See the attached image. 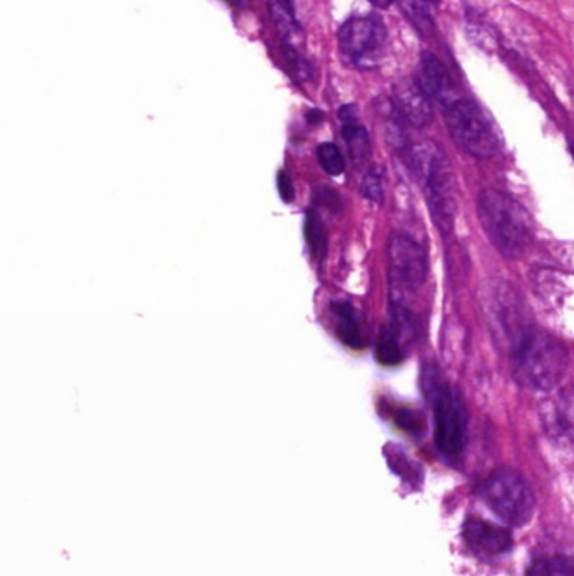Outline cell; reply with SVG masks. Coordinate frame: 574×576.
<instances>
[{
    "instance_id": "2e32d148",
    "label": "cell",
    "mask_w": 574,
    "mask_h": 576,
    "mask_svg": "<svg viewBox=\"0 0 574 576\" xmlns=\"http://www.w3.org/2000/svg\"><path fill=\"white\" fill-rule=\"evenodd\" d=\"M564 399V398H563ZM551 403L545 411L546 427L549 432L564 433L571 425H574V403Z\"/></svg>"
},
{
    "instance_id": "9a60e30c",
    "label": "cell",
    "mask_w": 574,
    "mask_h": 576,
    "mask_svg": "<svg viewBox=\"0 0 574 576\" xmlns=\"http://www.w3.org/2000/svg\"><path fill=\"white\" fill-rule=\"evenodd\" d=\"M303 235H306L307 247H309L312 259L316 262H324L328 248L327 229L315 209L307 211Z\"/></svg>"
},
{
    "instance_id": "8992f818",
    "label": "cell",
    "mask_w": 574,
    "mask_h": 576,
    "mask_svg": "<svg viewBox=\"0 0 574 576\" xmlns=\"http://www.w3.org/2000/svg\"><path fill=\"white\" fill-rule=\"evenodd\" d=\"M386 27L378 17L349 19L339 31V46L347 63L369 70L380 64L386 49Z\"/></svg>"
},
{
    "instance_id": "ba28073f",
    "label": "cell",
    "mask_w": 574,
    "mask_h": 576,
    "mask_svg": "<svg viewBox=\"0 0 574 576\" xmlns=\"http://www.w3.org/2000/svg\"><path fill=\"white\" fill-rule=\"evenodd\" d=\"M490 312H492L493 324L504 333L505 339L512 346V351L529 336L530 331H534L523 300H519L512 288L499 287V290H495L492 302H490Z\"/></svg>"
},
{
    "instance_id": "4316f807",
    "label": "cell",
    "mask_w": 574,
    "mask_h": 576,
    "mask_svg": "<svg viewBox=\"0 0 574 576\" xmlns=\"http://www.w3.org/2000/svg\"><path fill=\"white\" fill-rule=\"evenodd\" d=\"M573 156H574V147H573Z\"/></svg>"
},
{
    "instance_id": "7c38bea8",
    "label": "cell",
    "mask_w": 574,
    "mask_h": 576,
    "mask_svg": "<svg viewBox=\"0 0 574 576\" xmlns=\"http://www.w3.org/2000/svg\"><path fill=\"white\" fill-rule=\"evenodd\" d=\"M340 119H343V137L347 148H349L350 156L356 163L364 160L371 151L368 130L358 122V117L354 113L352 107H344L340 110Z\"/></svg>"
},
{
    "instance_id": "3957f363",
    "label": "cell",
    "mask_w": 574,
    "mask_h": 576,
    "mask_svg": "<svg viewBox=\"0 0 574 576\" xmlns=\"http://www.w3.org/2000/svg\"><path fill=\"white\" fill-rule=\"evenodd\" d=\"M446 127L458 147L474 157L489 159L501 151V137L486 111L470 100L453 105L445 111Z\"/></svg>"
},
{
    "instance_id": "8fae6325",
    "label": "cell",
    "mask_w": 574,
    "mask_h": 576,
    "mask_svg": "<svg viewBox=\"0 0 574 576\" xmlns=\"http://www.w3.org/2000/svg\"><path fill=\"white\" fill-rule=\"evenodd\" d=\"M464 538L471 550L477 553L492 554V556L505 553L512 547L509 531L501 526L490 525L479 517H468L465 521Z\"/></svg>"
},
{
    "instance_id": "d4e9b609",
    "label": "cell",
    "mask_w": 574,
    "mask_h": 576,
    "mask_svg": "<svg viewBox=\"0 0 574 576\" xmlns=\"http://www.w3.org/2000/svg\"><path fill=\"white\" fill-rule=\"evenodd\" d=\"M372 4L381 5V8H384V5L391 4L393 0H371Z\"/></svg>"
},
{
    "instance_id": "6da1fadb",
    "label": "cell",
    "mask_w": 574,
    "mask_h": 576,
    "mask_svg": "<svg viewBox=\"0 0 574 576\" xmlns=\"http://www.w3.org/2000/svg\"><path fill=\"white\" fill-rule=\"evenodd\" d=\"M479 218L490 243L507 259H519L533 241V221L523 204L495 189L479 197Z\"/></svg>"
},
{
    "instance_id": "7a4b0ae2",
    "label": "cell",
    "mask_w": 574,
    "mask_h": 576,
    "mask_svg": "<svg viewBox=\"0 0 574 576\" xmlns=\"http://www.w3.org/2000/svg\"><path fill=\"white\" fill-rule=\"evenodd\" d=\"M566 368L567 351L563 343L542 331H530L514 349V374L527 388L551 392L563 380Z\"/></svg>"
},
{
    "instance_id": "d6986e66",
    "label": "cell",
    "mask_w": 574,
    "mask_h": 576,
    "mask_svg": "<svg viewBox=\"0 0 574 576\" xmlns=\"http://www.w3.org/2000/svg\"><path fill=\"white\" fill-rule=\"evenodd\" d=\"M316 159H319V164H321L322 169L328 176H340L344 169H346L343 154H340L337 145L331 144V142L319 145V148H316Z\"/></svg>"
},
{
    "instance_id": "277c9868",
    "label": "cell",
    "mask_w": 574,
    "mask_h": 576,
    "mask_svg": "<svg viewBox=\"0 0 574 576\" xmlns=\"http://www.w3.org/2000/svg\"><path fill=\"white\" fill-rule=\"evenodd\" d=\"M480 495L487 506L509 525L524 526L533 517V491L526 480L512 470H498L483 480Z\"/></svg>"
},
{
    "instance_id": "5bb4252c",
    "label": "cell",
    "mask_w": 574,
    "mask_h": 576,
    "mask_svg": "<svg viewBox=\"0 0 574 576\" xmlns=\"http://www.w3.org/2000/svg\"><path fill=\"white\" fill-rule=\"evenodd\" d=\"M270 17L285 41L300 36V24L295 14L294 0H268Z\"/></svg>"
},
{
    "instance_id": "ac0fdd59",
    "label": "cell",
    "mask_w": 574,
    "mask_h": 576,
    "mask_svg": "<svg viewBox=\"0 0 574 576\" xmlns=\"http://www.w3.org/2000/svg\"><path fill=\"white\" fill-rule=\"evenodd\" d=\"M375 359L384 367H396L403 361L402 343L393 329L384 331L381 336L378 348H375Z\"/></svg>"
},
{
    "instance_id": "5b68a950",
    "label": "cell",
    "mask_w": 574,
    "mask_h": 576,
    "mask_svg": "<svg viewBox=\"0 0 574 576\" xmlns=\"http://www.w3.org/2000/svg\"><path fill=\"white\" fill-rule=\"evenodd\" d=\"M433 405L434 440L440 451L455 457L464 451L467 442V410L457 389L443 381L439 388L428 395Z\"/></svg>"
},
{
    "instance_id": "52a82bcc",
    "label": "cell",
    "mask_w": 574,
    "mask_h": 576,
    "mask_svg": "<svg viewBox=\"0 0 574 576\" xmlns=\"http://www.w3.org/2000/svg\"><path fill=\"white\" fill-rule=\"evenodd\" d=\"M391 278L406 288H418L427 277V255L420 243L406 237L393 235L387 247Z\"/></svg>"
},
{
    "instance_id": "44dd1931",
    "label": "cell",
    "mask_w": 574,
    "mask_h": 576,
    "mask_svg": "<svg viewBox=\"0 0 574 576\" xmlns=\"http://www.w3.org/2000/svg\"><path fill=\"white\" fill-rule=\"evenodd\" d=\"M362 196L371 203L381 204L384 197L383 188V176L381 170L372 169L366 175L364 181H362Z\"/></svg>"
},
{
    "instance_id": "ffe728a7",
    "label": "cell",
    "mask_w": 574,
    "mask_h": 576,
    "mask_svg": "<svg viewBox=\"0 0 574 576\" xmlns=\"http://www.w3.org/2000/svg\"><path fill=\"white\" fill-rule=\"evenodd\" d=\"M402 5L405 14L411 19V23L418 29L423 31V33L433 29V21H431L430 14H428L424 0H402Z\"/></svg>"
},
{
    "instance_id": "9c48e42d",
    "label": "cell",
    "mask_w": 574,
    "mask_h": 576,
    "mask_svg": "<svg viewBox=\"0 0 574 576\" xmlns=\"http://www.w3.org/2000/svg\"><path fill=\"white\" fill-rule=\"evenodd\" d=\"M418 83H420L424 93L430 96V100L439 104L445 111L462 100L457 86L450 79L449 71L443 67L442 61L439 58H434L431 52L421 55Z\"/></svg>"
},
{
    "instance_id": "484cf974",
    "label": "cell",
    "mask_w": 574,
    "mask_h": 576,
    "mask_svg": "<svg viewBox=\"0 0 574 576\" xmlns=\"http://www.w3.org/2000/svg\"><path fill=\"white\" fill-rule=\"evenodd\" d=\"M231 2L232 4H236V5L241 4V0H231Z\"/></svg>"
},
{
    "instance_id": "603a6c76",
    "label": "cell",
    "mask_w": 574,
    "mask_h": 576,
    "mask_svg": "<svg viewBox=\"0 0 574 576\" xmlns=\"http://www.w3.org/2000/svg\"><path fill=\"white\" fill-rule=\"evenodd\" d=\"M276 185H278V194H280L282 200L285 203H291L295 197L294 182H291L290 176L285 170H280V175L276 179Z\"/></svg>"
},
{
    "instance_id": "7402d4cb",
    "label": "cell",
    "mask_w": 574,
    "mask_h": 576,
    "mask_svg": "<svg viewBox=\"0 0 574 576\" xmlns=\"http://www.w3.org/2000/svg\"><path fill=\"white\" fill-rule=\"evenodd\" d=\"M284 56L288 67H290V70L294 71L295 79H310V74H312V70H310V64L307 63V61L303 60L302 56H300L299 52L295 51V49L291 48L290 45H287V43H285L284 46Z\"/></svg>"
},
{
    "instance_id": "30bf717a",
    "label": "cell",
    "mask_w": 574,
    "mask_h": 576,
    "mask_svg": "<svg viewBox=\"0 0 574 576\" xmlns=\"http://www.w3.org/2000/svg\"><path fill=\"white\" fill-rule=\"evenodd\" d=\"M393 105L408 125L423 129L433 120V104L430 96L421 88L420 83L412 80H403L394 86Z\"/></svg>"
},
{
    "instance_id": "e0dca14e",
    "label": "cell",
    "mask_w": 574,
    "mask_h": 576,
    "mask_svg": "<svg viewBox=\"0 0 574 576\" xmlns=\"http://www.w3.org/2000/svg\"><path fill=\"white\" fill-rule=\"evenodd\" d=\"M526 576H574V560L566 556L536 560Z\"/></svg>"
},
{
    "instance_id": "cb8c5ba5",
    "label": "cell",
    "mask_w": 574,
    "mask_h": 576,
    "mask_svg": "<svg viewBox=\"0 0 574 576\" xmlns=\"http://www.w3.org/2000/svg\"><path fill=\"white\" fill-rule=\"evenodd\" d=\"M396 421H398L399 427H403V429L406 430H411V432H415L417 427L421 425L420 418L412 413V411H399V413H396Z\"/></svg>"
},
{
    "instance_id": "4fadbf2b",
    "label": "cell",
    "mask_w": 574,
    "mask_h": 576,
    "mask_svg": "<svg viewBox=\"0 0 574 576\" xmlns=\"http://www.w3.org/2000/svg\"><path fill=\"white\" fill-rule=\"evenodd\" d=\"M335 319H337V334L340 340L350 348L359 349L364 346V336L359 327L358 315L350 303L337 302L332 305Z\"/></svg>"
}]
</instances>
